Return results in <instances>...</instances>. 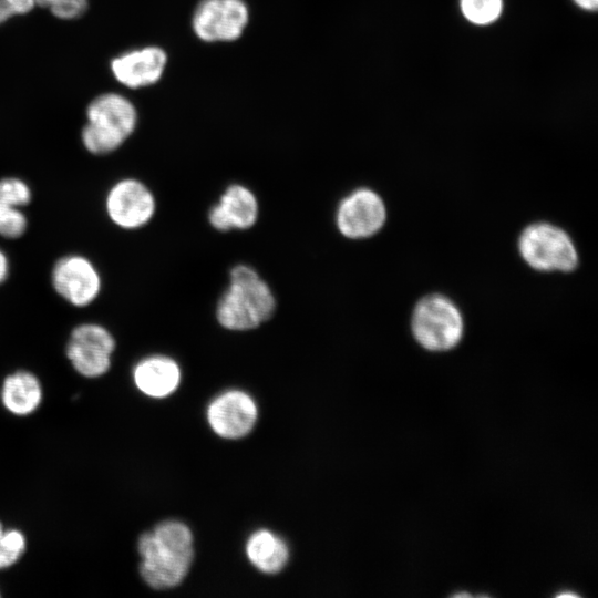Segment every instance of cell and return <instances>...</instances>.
<instances>
[{
  "instance_id": "cell-3",
  "label": "cell",
  "mask_w": 598,
  "mask_h": 598,
  "mask_svg": "<svg viewBox=\"0 0 598 598\" xmlns=\"http://www.w3.org/2000/svg\"><path fill=\"white\" fill-rule=\"evenodd\" d=\"M86 118L81 133L84 148L94 155H106L122 146L132 135L137 113L126 97L117 93H104L89 104Z\"/></svg>"
},
{
  "instance_id": "cell-22",
  "label": "cell",
  "mask_w": 598,
  "mask_h": 598,
  "mask_svg": "<svg viewBox=\"0 0 598 598\" xmlns=\"http://www.w3.org/2000/svg\"><path fill=\"white\" fill-rule=\"evenodd\" d=\"M34 6V0H0V24L13 16L30 12Z\"/></svg>"
},
{
  "instance_id": "cell-23",
  "label": "cell",
  "mask_w": 598,
  "mask_h": 598,
  "mask_svg": "<svg viewBox=\"0 0 598 598\" xmlns=\"http://www.w3.org/2000/svg\"><path fill=\"white\" fill-rule=\"evenodd\" d=\"M10 274V260L4 250L0 248V286L8 279Z\"/></svg>"
},
{
  "instance_id": "cell-20",
  "label": "cell",
  "mask_w": 598,
  "mask_h": 598,
  "mask_svg": "<svg viewBox=\"0 0 598 598\" xmlns=\"http://www.w3.org/2000/svg\"><path fill=\"white\" fill-rule=\"evenodd\" d=\"M35 4L47 8L53 16L62 20L81 17L87 9V0H34Z\"/></svg>"
},
{
  "instance_id": "cell-8",
  "label": "cell",
  "mask_w": 598,
  "mask_h": 598,
  "mask_svg": "<svg viewBox=\"0 0 598 598\" xmlns=\"http://www.w3.org/2000/svg\"><path fill=\"white\" fill-rule=\"evenodd\" d=\"M104 210L114 226L123 230H136L153 219L156 199L142 181L132 177L121 178L107 189Z\"/></svg>"
},
{
  "instance_id": "cell-14",
  "label": "cell",
  "mask_w": 598,
  "mask_h": 598,
  "mask_svg": "<svg viewBox=\"0 0 598 598\" xmlns=\"http://www.w3.org/2000/svg\"><path fill=\"white\" fill-rule=\"evenodd\" d=\"M132 377L136 388L151 398H165L172 394L181 382L177 362L163 354L141 359L133 368Z\"/></svg>"
},
{
  "instance_id": "cell-5",
  "label": "cell",
  "mask_w": 598,
  "mask_h": 598,
  "mask_svg": "<svg viewBox=\"0 0 598 598\" xmlns=\"http://www.w3.org/2000/svg\"><path fill=\"white\" fill-rule=\"evenodd\" d=\"M519 250L529 266L537 270L570 271L578 256L569 236L560 228L545 224L528 226L520 235Z\"/></svg>"
},
{
  "instance_id": "cell-25",
  "label": "cell",
  "mask_w": 598,
  "mask_h": 598,
  "mask_svg": "<svg viewBox=\"0 0 598 598\" xmlns=\"http://www.w3.org/2000/svg\"><path fill=\"white\" fill-rule=\"evenodd\" d=\"M463 596L468 597L470 594H467V592H461V594H455V595H454V597H463Z\"/></svg>"
},
{
  "instance_id": "cell-11",
  "label": "cell",
  "mask_w": 598,
  "mask_h": 598,
  "mask_svg": "<svg viewBox=\"0 0 598 598\" xmlns=\"http://www.w3.org/2000/svg\"><path fill=\"white\" fill-rule=\"evenodd\" d=\"M207 417L210 427L225 439H239L248 434L257 419L254 400L241 391H228L209 405Z\"/></svg>"
},
{
  "instance_id": "cell-17",
  "label": "cell",
  "mask_w": 598,
  "mask_h": 598,
  "mask_svg": "<svg viewBox=\"0 0 598 598\" xmlns=\"http://www.w3.org/2000/svg\"><path fill=\"white\" fill-rule=\"evenodd\" d=\"M32 200V189L22 178H0V216L13 208H23Z\"/></svg>"
},
{
  "instance_id": "cell-10",
  "label": "cell",
  "mask_w": 598,
  "mask_h": 598,
  "mask_svg": "<svg viewBox=\"0 0 598 598\" xmlns=\"http://www.w3.org/2000/svg\"><path fill=\"white\" fill-rule=\"evenodd\" d=\"M385 207L371 189L359 188L346 196L336 213L337 228L344 237L361 239L374 235L384 224Z\"/></svg>"
},
{
  "instance_id": "cell-9",
  "label": "cell",
  "mask_w": 598,
  "mask_h": 598,
  "mask_svg": "<svg viewBox=\"0 0 598 598\" xmlns=\"http://www.w3.org/2000/svg\"><path fill=\"white\" fill-rule=\"evenodd\" d=\"M248 22L243 0H202L193 17V29L204 41L238 39Z\"/></svg>"
},
{
  "instance_id": "cell-7",
  "label": "cell",
  "mask_w": 598,
  "mask_h": 598,
  "mask_svg": "<svg viewBox=\"0 0 598 598\" xmlns=\"http://www.w3.org/2000/svg\"><path fill=\"white\" fill-rule=\"evenodd\" d=\"M50 281L55 293L75 308L92 305L103 288L99 268L81 254H68L56 259L51 269Z\"/></svg>"
},
{
  "instance_id": "cell-4",
  "label": "cell",
  "mask_w": 598,
  "mask_h": 598,
  "mask_svg": "<svg viewBox=\"0 0 598 598\" xmlns=\"http://www.w3.org/2000/svg\"><path fill=\"white\" fill-rule=\"evenodd\" d=\"M412 330L419 343L427 350L444 351L457 344L463 333V320L455 305L446 297L431 295L415 307Z\"/></svg>"
},
{
  "instance_id": "cell-19",
  "label": "cell",
  "mask_w": 598,
  "mask_h": 598,
  "mask_svg": "<svg viewBox=\"0 0 598 598\" xmlns=\"http://www.w3.org/2000/svg\"><path fill=\"white\" fill-rule=\"evenodd\" d=\"M27 542L19 529H6L0 523V569L14 565L23 555Z\"/></svg>"
},
{
  "instance_id": "cell-21",
  "label": "cell",
  "mask_w": 598,
  "mask_h": 598,
  "mask_svg": "<svg viewBox=\"0 0 598 598\" xmlns=\"http://www.w3.org/2000/svg\"><path fill=\"white\" fill-rule=\"evenodd\" d=\"M28 217L22 208H13L0 216V236L7 239H17L28 229Z\"/></svg>"
},
{
  "instance_id": "cell-13",
  "label": "cell",
  "mask_w": 598,
  "mask_h": 598,
  "mask_svg": "<svg viewBox=\"0 0 598 598\" xmlns=\"http://www.w3.org/2000/svg\"><path fill=\"white\" fill-rule=\"evenodd\" d=\"M166 54L157 47L126 52L111 62L115 79L131 89L156 83L165 69Z\"/></svg>"
},
{
  "instance_id": "cell-2",
  "label": "cell",
  "mask_w": 598,
  "mask_h": 598,
  "mask_svg": "<svg viewBox=\"0 0 598 598\" xmlns=\"http://www.w3.org/2000/svg\"><path fill=\"white\" fill-rule=\"evenodd\" d=\"M276 299L271 288L248 265H237L229 274V285L217 302L216 318L231 331H248L274 315Z\"/></svg>"
},
{
  "instance_id": "cell-1",
  "label": "cell",
  "mask_w": 598,
  "mask_h": 598,
  "mask_svg": "<svg viewBox=\"0 0 598 598\" xmlns=\"http://www.w3.org/2000/svg\"><path fill=\"white\" fill-rule=\"evenodd\" d=\"M141 556L140 574L153 589H169L179 585L194 559L193 535L177 520H165L137 540Z\"/></svg>"
},
{
  "instance_id": "cell-15",
  "label": "cell",
  "mask_w": 598,
  "mask_h": 598,
  "mask_svg": "<svg viewBox=\"0 0 598 598\" xmlns=\"http://www.w3.org/2000/svg\"><path fill=\"white\" fill-rule=\"evenodd\" d=\"M42 385L39 378L28 370L8 374L0 390L1 403L7 411L18 416L33 413L42 402Z\"/></svg>"
},
{
  "instance_id": "cell-6",
  "label": "cell",
  "mask_w": 598,
  "mask_h": 598,
  "mask_svg": "<svg viewBox=\"0 0 598 598\" xmlns=\"http://www.w3.org/2000/svg\"><path fill=\"white\" fill-rule=\"evenodd\" d=\"M115 348V338L105 326L81 322L69 334L65 354L80 375L93 379L110 370Z\"/></svg>"
},
{
  "instance_id": "cell-18",
  "label": "cell",
  "mask_w": 598,
  "mask_h": 598,
  "mask_svg": "<svg viewBox=\"0 0 598 598\" xmlns=\"http://www.w3.org/2000/svg\"><path fill=\"white\" fill-rule=\"evenodd\" d=\"M460 7L467 21L486 25L499 18L503 0H460Z\"/></svg>"
},
{
  "instance_id": "cell-24",
  "label": "cell",
  "mask_w": 598,
  "mask_h": 598,
  "mask_svg": "<svg viewBox=\"0 0 598 598\" xmlns=\"http://www.w3.org/2000/svg\"><path fill=\"white\" fill-rule=\"evenodd\" d=\"M580 9L585 11H596L598 0H573Z\"/></svg>"
},
{
  "instance_id": "cell-12",
  "label": "cell",
  "mask_w": 598,
  "mask_h": 598,
  "mask_svg": "<svg viewBox=\"0 0 598 598\" xmlns=\"http://www.w3.org/2000/svg\"><path fill=\"white\" fill-rule=\"evenodd\" d=\"M259 215L257 197L240 184L228 186L208 212V221L216 230L229 231L251 228Z\"/></svg>"
},
{
  "instance_id": "cell-16",
  "label": "cell",
  "mask_w": 598,
  "mask_h": 598,
  "mask_svg": "<svg viewBox=\"0 0 598 598\" xmlns=\"http://www.w3.org/2000/svg\"><path fill=\"white\" fill-rule=\"evenodd\" d=\"M250 563L260 571L275 574L287 564L289 551L286 543L269 530L254 533L246 546Z\"/></svg>"
}]
</instances>
